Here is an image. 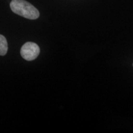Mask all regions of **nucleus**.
I'll return each instance as SVG.
<instances>
[{
	"mask_svg": "<svg viewBox=\"0 0 133 133\" xmlns=\"http://www.w3.org/2000/svg\"><path fill=\"white\" fill-rule=\"evenodd\" d=\"M10 8L15 14L26 19L35 20L39 16L38 10L25 0H12L10 3Z\"/></svg>",
	"mask_w": 133,
	"mask_h": 133,
	"instance_id": "obj_1",
	"label": "nucleus"
},
{
	"mask_svg": "<svg viewBox=\"0 0 133 133\" xmlns=\"http://www.w3.org/2000/svg\"><path fill=\"white\" fill-rule=\"evenodd\" d=\"M40 52V49L38 45L33 42L25 43L21 50L22 57L28 61H33L37 58Z\"/></svg>",
	"mask_w": 133,
	"mask_h": 133,
	"instance_id": "obj_2",
	"label": "nucleus"
},
{
	"mask_svg": "<svg viewBox=\"0 0 133 133\" xmlns=\"http://www.w3.org/2000/svg\"><path fill=\"white\" fill-rule=\"evenodd\" d=\"M8 45L6 38L0 35V56H5L8 52Z\"/></svg>",
	"mask_w": 133,
	"mask_h": 133,
	"instance_id": "obj_3",
	"label": "nucleus"
}]
</instances>
